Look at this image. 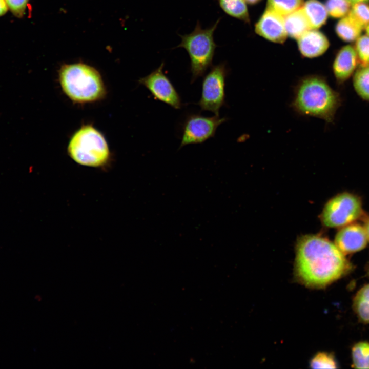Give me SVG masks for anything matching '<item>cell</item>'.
I'll list each match as a JSON object with an SVG mask.
<instances>
[{
    "label": "cell",
    "mask_w": 369,
    "mask_h": 369,
    "mask_svg": "<svg viewBox=\"0 0 369 369\" xmlns=\"http://www.w3.org/2000/svg\"><path fill=\"white\" fill-rule=\"evenodd\" d=\"M219 18L211 27L203 29L199 21L193 32L180 35L181 43L175 48H183L190 58L191 82L202 76L212 61L217 45L214 40V33L220 22Z\"/></svg>",
    "instance_id": "obj_5"
},
{
    "label": "cell",
    "mask_w": 369,
    "mask_h": 369,
    "mask_svg": "<svg viewBox=\"0 0 369 369\" xmlns=\"http://www.w3.org/2000/svg\"><path fill=\"white\" fill-rule=\"evenodd\" d=\"M8 9L16 17H22L25 13L29 0H5Z\"/></svg>",
    "instance_id": "obj_26"
},
{
    "label": "cell",
    "mask_w": 369,
    "mask_h": 369,
    "mask_svg": "<svg viewBox=\"0 0 369 369\" xmlns=\"http://www.w3.org/2000/svg\"><path fill=\"white\" fill-rule=\"evenodd\" d=\"M353 366L356 368H369V343L361 341L355 344L352 350Z\"/></svg>",
    "instance_id": "obj_21"
},
{
    "label": "cell",
    "mask_w": 369,
    "mask_h": 369,
    "mask_svg": "<svg viewBox=\"0 0 369 369\" xmlns=\"http://www.w3.org/2000/svg\"><path fill=\"white\" fill-rule=\"evenodd\" d=\"M365 29L367 35L369 36V24L366 26Z\"/></svg>",
    "instance_id": "obj_31"
},
{
    "label": "cell",
    "mask_w": 369,
    "mask_h": 369,
    "mask_svg": "<svg viewBox=\"0 0 369 369\" xmlns=\"http://www.w3.org/2000/svg\"><path fill=\"white\" fill-rule=\"evenodd\" d=\"M303 0H268L266 9L284 16L301 8Z\"/></svg>",
    "instance_id": "obj_20"
},
{
    "label": "cell",
    "mask_w": 369,
    "mask_h": 369,
    "mask_svg": "<svg viewBox=\"0 0 369 369\" xmlns=\"http://www.w3.org/2000/svg\"><path fill=\"white\" fill-rule=\"evenodd\" d=\"M302 8L310 23L311 29H317L323 25L327 18L325 6L318 0H308Z\"/></svg>",
    "instance_id": "obj_15"
},
{
    "label": "cell",
    "mask_w": 369,
    "mask_h": 369,
    "mask_svg": "<svg viewBox=\"0 0 369 369\" xmlns=\"http://www.w3.org/2000/svg\"><path fill=\"white\" fill-rule=\"evenodd\" d=\"M351 269L344 254L325 238L309 235L298 242L295 275L306 286L326 287L344 276Z\"/></svg>",
    "instance_id": "obj_1"
},
{
    "label": "cell",
    "mask_w": 369,
    "mask_h": 369,
    "mask_svg": "<svg viewBox=\"0 0 369 369\" xmlns=\"http://www.w3.org/2000/svg\"><path fill=\"white\" fill-rule=\"evenodd\" d=\"M69 156L82 166L99 168L110 159V151L104 135L90 125H84L71 136L67 147Z\"/></svg>",
    "instance_id": "obj_4"
},
{
    "label": "cell",
    "mask_w": 369,
    "mask_h": 369,
    "mask_svg": "<svg viewBox=\"0 0 369 369\" xmlns=\"http://www.w3.org/2000/svg\"><path fill=\"white\" fill-rule=\"evenodd\" d=\"M353 86L357 94L369 101V65L361 66L354 74Z\"/></svg>",
    "instance_id": "obj_19"
},
{
    "label": "cell",
    "mask_w": 369,
    "mask_h": 369,
    "mask_svg": "<svg viewBox=\"0 0 369 369\" xmlns=\"http://www.w3.org/2000/svg\"><path fill=\"white\" fill-rule=\"evenodd\" d=\"M310 365L312 368H336L337 363L332 354L319 352L311 359Z\"/></svg>",
    "instance_id": "obj_25"
},
{
    "label": "cell",
    "mask_w": 369,
    "mask_h": 369,
    "mask_svg": "<svg viewBox=\"0 0 369 369\" xmlns=\"http://www.w3.org/2000/svg\"><path fill=\"white\" fill-rule=\"evenodd\" d=\"M347 15L363 29L369 24V5L364 3L353 4Z\"/></svg>",
    "instance_id": "obj_22"
},
{
    "label": "cell",
    "mask_w": 369,
    "mask_h": 369,
    "mask_svg": "<svg viewBox=\"0 0 369 369\" xmlns=\"http://www.w3.org/2000/svg\"><path fill=\"white\" fill-rule=\"evenodd\" d=\"M335 30L342 40L351 42L357 40L363 29L347 15L337 23Z\"/></svg>",
    "instance_id": "obj_16"
},
{
    "label": "cell",
    "mask_w": 369,
    "mask_h": 369,
    "mask_svg": "<svg viewBox=\"0 0 369 369\" xmlns=\"http://www.w3.org/2000/svg\"><path fill=\"white\" fill-rule=\"evenodd\" d=\"M355 49L360 66L369 65V36H360L356 40Z\"/></svg>",
    "instance_id": "obj_24"
},
{
    "label": "cell",
    "mask_w": 369,
    "mask_h": 369,
    "mask_svg": "<svg viewBox=\"0 0 369 369\" xmlns=\"http://www.w3.org/2000/svg\"><path fill=\"white\" fill-rule=\"evenodd\" d=\"M220 8L228 15L243 20L250 21L248 8L244 0H217Z\"/></svg>",
    "instance_id": "obj_17"
},
{
    "label": "cell",
    "mask_w": 369,
    "mask_h": 369,
    "mask_svg": "<svg viewBox=\"0 0 369 369\" xmlns=\"http://www.w3.org/2000/svg\"><path fill=\"white\" fill-rule=\"evenodd\" d=\"M226 120V118L217 115L207 117L198 114L188 115L183 124L180 148L202 144L213 137L218 126Z\"/></svg>",
    "instance_id": "obj_8"
},
{
    "label": "cell",
    "mask_w": 369,
    "mask_h": 369,
    "mask_svg": "<svg viewBox=\"0 0 369 369\" xmlns=\"http://www.w3.org/2000/svg\"><path fill=\"white\" fill-rule=\"evenodd\" d=\"M367 273H368V275H369V265H368V268H367Z\"/></svg>",
    "instance_id": "obj_32"
},
{
    "label": "cell",
    "mask_w": 369,
    "mask_h": 369,
    "mask_svg": "<svg viewBox=\"0 0 369 369\" xmlns=\"http://www.w3.org/2000/svg\"><path fill=\"white\" fill-rule=\"evenodd\" d=\"M287 35L298 39L307 31L311 29L308 19L302 7L283 16Z\"/></svg>",
    "instance_id": "obj_14"
},
{
    "label": "cell",
    "mask_w": 369,
    "mask_h": 369,
    "mask_svg": "<svg viewBox=\"0 0 369 369\" xmlns=\"http://www.w3.org/2000/svg\"><path fill=\"white\" fill-rule=\"evenodd\" d=\"M362 212L360 199L354 194L343 193L326 203L321 214V220L327 227H344L357 220Z\"/></svg>",
    "instance_id": "obj_6"
},
{
    "label": "cell",
    "mask_w": 369,
    "mask_h": 369,
    "mask_svg": "<svg viewBox=\"0 0 369 369\" xmlns=\"http://www.w3.org/2000/svg\"><path fill=\"white\" fill-rule=\"evenodd\" d=\"M293 92L290 107L296 114L320 118L328 123L334 122L342 98L325 77L317 74L303 76L297 83Z\"/></svg>",
    "instance_id": "obj_2"
},
{
    "label": "cell",
    "mask_w": 369,
    "mask_h": 369,
    "mask_svg": "<svg viewBox=\"0 0 369 369\" xmlns=\"http://www.w3.org/2000/svg\"><path fill=\"white\" fill-rule=\"evenodd\" d=\"M367 241L364 228L359 224H348L337 233L335 244L344 254H346L363 249Z\"/></svg>",
    "instance_id": "obj_10"
},
{
    "label": "cell",
    "mask_w": 369,
    "mask_h": 369,
    "mask_svg": "<svg viewBox=\"0 0 369 369\" xmlns=\"http://www.w3.org/2000/svg\"><path fill=\"white\" fill-rule=\"evenodd\" d=\"M358 59L355 48L351 45L343 47L334 59L332 71L337 84L341 85L355 72Z\"/></svg>",
    "instance_id": "obj_12"
},
{
    "label": "cell",
    "mask_w": 369,
    "mask_h": 369,
    "mask_svg": "<svg viewBox=\"0 0 369 369\" xmlns=\"http://www.w3.org/2000/svg\"><path fill=\"white\" fill-rule=\"evenodd\" d=\"M297 40L301 54L306 58L321 56L326 52L330 45L325 35L317 29L307 31Z\"/></svg>",
    "instance_id": "obj_13"
},
{
    "label": "cell",
    "mask_w": 369,
    "mask_h": 369,
    "mask_svg": "<svg viewBox=\"0 0 369 369\" xmlns=\"http://www.w3.org/2000/svg\"><path fill=\"white\" fill-rule=\"evenodd\" d=\"M351 5L347 0H327L325 6L330 16L342 18L347 15Z\"/></svg>",
    "instance_id": "obj_23"
},
{
    "label": "cell",
    "mask_w": 369,
    "mask_h": 369,
    "mask_svg": "<svg viewBox=\"0 0 369 369\" xmlns=\"http://www.w3.org/2000/svg\"><path fill=\"white\" fill-rule=\"evenodd\" d=\"M353 309L361 322L369 323V284L357 293L353 300Z\"/></svg>",
    "instance_id": "obj_18"
},
{
    "label": "cell",
    "mask_w": 369,
    "mask_h": 369,
    "mask_svg": "<svg viewBox=\"0 0 369 369\" xmlns=\"http://www.w3.org/2000/svg\"><path fill=\"white\" fill-rule=\"evenodd\" d=\"M164 63L149 75L141 78L139 84L145 86L154 96L171 107L179 109L182 107L181 98L169 78L163 72Z\"/></svg>",
    "instance_id": "obj_9"
},
{
    "label": "cell",
    "mask_w": 369,
    "mask_h": 369,
    "mask_svg": "<svg viewBox=\"0 0 369 369\" xmlns=\"http://www.w3.org/2000/svg\"><path fill=\"white\" fill-rule=\"evenodd\" d=\"M8 6L5 0H0V16L4 15L8 10Z\"/></svg>",
    "instance_id": "obj_27"
},
{
    "label": "cell",
    "mask_w": 369,
    "mask_h": 369,
    "mask_svg": "<svg viewBox=\"0 0 369 369\" xmlns=\"http://www.w3.org/2000/svg\"><path fill=\"white\" fill-rule=\"evenodd\" d=\"M228 71L225 63L213 66L204 76L201 94L197 105L202 111H208L219 115L221 107L225 105V80Z\"/></svg>",
    "instance_id": "obj_7"
},
{
    "label": "cell",
    "mask_w": 369,
    "mask_h": 369,
    "mask_svg": "<svg viewBox=\"0 0 369 369\" xmlns=\"http://www.w3.org/2000/svg\"><path fill=\"white\" fill-rule=\"evenodd\" d=\"M58 73L63 92L74 102H94L106 95L102 77L91 66L82 63L66 64L61 67Z\"/></svg>",
    "instance_id": "obj_3"
},
{
    "label": "cell",
    "mask_w": 369,
    "mask_h": 369,
    "mask_svg": "<svg viewBox=\"0 0 369 369\" xmlns=\"http://www.w3.org/2000/svg\"><path fill=\"white\" fill-rule=\"evenodd\" d=\"M365 230L366 233V235L368 238V241H369V221L367 222L366 227L365 228Z\"/></svg>",
    "instance_id": "obj_30"
},
{
    "label": "cell",
    "mask_w": 369,
    "mask_h": 369,
    "mask_svg": "<svg viewBox=\"0 0 369 369\" xmlns=\"http://www.w3.org/2000/svg\"><path fill=\"white\" fill-rule=\"evenodd\" d=\"M255 31L269 40L277 43H284L288 36L283 16L267 9L256 24Z\"/></svg>",
    "instance_id": "obj_11"
},
{
    "label": "cell",
    "mask_w": 369,
    "mask_h": 369,
    "mask_svg": "<svg viewBox=\"0 0 369 369\" xmlns=\"http://www.w3.org/2000/svg\"><path fill=\"white\" fill-rule=\"evenodd\" d=\"M351 5H353L357 3H369V0H347Z\"/></svg>",
    "instance_id": "obj_28"
},
{
    "label": "cell",
    "mask_w": 369,
    "mask_h": 369,
    "mask_svg": "<svg viewBox=\"0 0 369 369\" xmlns=\"http://www.w3.org/2000/svg\"><path fill=\"white\" fill-rule=\"evenodd\" d=\"M247 3L251 5L256 4L258 3L260 0H244Z\"/></svg>",
    "instance_id": "obj_29"
}]
</instances>
